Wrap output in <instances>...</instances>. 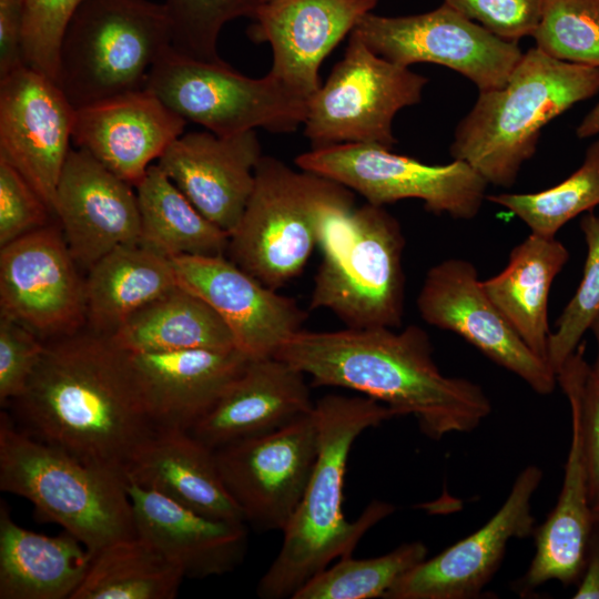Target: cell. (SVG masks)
<instances>
[{"label": "cell", "instance_id": "cell-1", "mask_svg": "<svg viewBox=\"0 0 599 599\" xmlns=\"http://www.w3.org/2000/svg\"><path fill=\"white\" fill-rule=\"evenodd\" d=\"M10 405L28 435L122 475L155 428L130 354L92 329L47 341L24 392Z\"/></svg>", "mask_w": 599, "mask_h": 599}, {"label": "cell", "instance_id": "cell-2", "mask_svg": "<svg viewBox=\"0 0 599 599\" xmlns=\"http://www.w3.org/2000/svg\"><path fill=\"white\" fill-rule=\"evenodd\" d=\"M274 356L308 375L313 386L356 390L387 405L398 417L414 416L432 439L471 432L491 412L478 384L439 370L427 333L416 325L400 332L301 329Z\"/></svg>", "mask_w": 599, "mask_h": 599}, {"label": "cell", "instance_id": "cell-3", "mask_svg": "<svg viewBox=\"0 0 599 599\" xmlns=\"http://www.w3.org/2000/svg\"><path fill=\"white\" fill-rule=\"evenodd\" d=\"M319 449L311 479L284 534L282 547L261 577L262 599L293 596L336 558L351 556L369 528L395 511L374 500L354 521L343 511L346 465L355 439L366 429L398 417L387 405L367 396L328 394L314 403Z\"/></svg>", "mask_w": 599, "mask_h": 599}, {"label": "cell", "instance_id": "cell-4", "mask_svg": "<svg viewBox=\"0 0 599 599\" xmlns=\"http://www.w3.org/2000/svg\"><path fill=\"white\" fill-rule=\"evenodd\" d=\"M599 93V67L557 60L537 47L524 52L507 82L479 91L449 146L488 184L510 187L536 153L542 129Z\"/></svg>", "mask_w": 599, "mask_h": 599}, {"label": "cell", "instance_id": "cell-5", "mask_svg": "<svg viewBox=\"0 0 599 599\" xmlns=\"http://www.w3.org/2000/svg\"><path fill=\"white\" fill-rule=\"evenodd\" d=\"M0 490L28 499L92 555L136 536L124 475L92 466L21 430L0 414Z\"/></svg>", "mask_w": 599, "mask_h": 599}, {"label": "cell", "instance_id": "cell-6", "mask_svg": "<svg viewBox=\"0 0 599 599\" xmlns=\"http://www.w3.org/2000/svg\"><path fill=\"white\" fill-rule=\"evenodd\" d=\"M354 201L343 184L263 155L226 256L277 291L301 274L327 225Z\"/></svg>", "mask_w": 599, "mask_h": 599}, {"label": "cell", "instance_id": "cell-7", "mask_svg": "<svg viewBox=\"0 0 599 599\" xmlns=\"http://www.w3.org/2000/svg\"><path fill=\"white\" fill-rule=\"evenodd\" d=\"M171 39L163 3L82 0L61 39L55 82L74 109L143 90Z\"/></svg>", "mask_w": 599, "mask_h": 599}, {"label": "cell", "instance_id": "cell-8", "mask_svg": "<svg viewBox=\"0 0 599 599\" xmlns=\"http://www.w3.org/2000/svg\"><path fill=\"white\" fill-rule=\"evenodd\" d=\"M318 245L311 309L331 311L349 328L402 325L405 236L397 219L366 203L336 216Z\"/></svg>", "mask_w": 599, "mask_h": 599}, {"label": "cell", "instance_id": "cell-9", "mask_svg": "<svg viewBox=\"0 0 599 599\" xmlns=\"http://www.w3.org/2000/svg\"><path fill=\"white\" fill-rule=\"evenodd\" d=\"M145 90L186 121L217 135L257 128L275 133L304 124L308 99L267 73L245 77L226 62L211 63L167 48L153 65Z\"/></svg>", "mask_w": 599, "mask_h": 599}, {"label": "cell", "instance_id": "cell-10", "mask_svg": "<svg viewBox=\"0 0 599 599\" xmlns=\"http://www.w3.org/2000/svg\"><path fill=\"white\" fill-rule=\"evenodd\" d=\"M428 79L372 51L351 32L343 59L311 95L304 134L312 149L363 143L390 149L395 115L420 102Z\"/></svg>", "mask_w": 599, "mask_h": 599}, {"label": "cell", "instance_id": "cell-11", "mask_svg": "<svg viewBox=\"0 0 599 599\" xmlns=\"http://www.w3.org/2000/svg\"><path fill=\"white\" fill-rule=\"evenodd\" d=\"M296 165L359 193L369 204L384 206L417 199L435 214L471 220L487 199L486 180L467 162L430 165L363 143L311 149L295 159Z\"/></svg>", "mask_w": 599, "mask_h": 599}, {"label": "cell", "instance_id": "cell-12", "mask_svg": "<svg viewBox=\"0 0 599 599\" xmlns=\"http://www.w3.org/2000/svg\"><path fill=\"white\" fill-rule=\"evenodd\" d=\"M352 32L393 63L439 64L470 80L478 91L501 88L524 54L518 42L491 33L445 3L410 16L369 12Z\"/></svg>", "mask_w": 599, "mask_h": 599}, {"label": "cell", "instance_id": "cell-13", "mask_svg": "<svg viewBox=\"0 0 599 599\" xmlns=\"http://www.w3.org/2000/svg\"><path fill=\"white\" fill-rule=\"evenodd\" d=\"M319 449L314 407L273 432L214 449L223 484L245 524L283 531L298 507Z\"/></svg>", "mask_w": 599, "mask_h": 599}, {"label": "cell", "instance_id": "cell-14", "mask_svg": "<svg viewBox=\"0 0 599 599\" xmlns=\"http://www.w3.org/2000/svg\"><path fill=\"white\" fill-rule=\"evenodd\" d=\"M61 229L45 225L0 250V315L42 341L80 331L85 317L84 280Z\"/></svg>", "mask_w": 599, "mask_h": 599}, {"label": "cell", "instance_id": "cell-15", "mask_svg": "<svg viewBox=\"0 0 599 599\" xmlns=\"http://www.w3.org/2000/svg\"><path fill=\"white\" fill-rule=\"evenodd\" d=\"M417 307L426 323L461 336L537 394L554 392L555 370L505 319L485 293L478 272L469 261L448 258L430 267L420 287Z\"/></svg>", "mask_w": 599, "mask_h": 599}, {"label": "cell", "instance_id": "cell-16", "mask_svg": "<svg viewBox=\"0 0 599 599\" xmlns=\"http://www.w3.org/2000/svg\"><path fill=\"white\" fill-rule=\"evenodd\" d=\"M74 115V106L48 75L23 64L0 78V158L28 180L52 214Z\"/></svg>", "mask_w": 599, "mask_h": 599}, {"label": "cell", "instance_id": "cell-17", "mask_svg": "<svg viewBox=\"0 0 599 599\" xmlns=\"http://www.w3.org/2000/svg\"><path fill=\"white\" fill-rule=\"evenodd\" d=\"M541 479L538 466L525 467L501 507L484 526L410 569L384 599L478 598L498 570L509 541L535 532L531 499Z\"/></svg>", "mask_w": 599, "mask_h": 599}, {"label": "cell", "instance_id": "cell-18", "mask_svg": "<svg viewBox=\"0 0 599 599\" xmlns=\"http://www.w3.org/2000/svg\"><path fill=\"white\" fill-rule=\"evenodd\" d=\"M587 365L585 345L580 344L557 373V383L570 405V447L557 504L545 522L535 529L534 558L516 585L521 595L551 580L564 586L577 583L585 568L595 528L579 396V382Z\"/></svg>", "mask_w": 599, "mask_h": 599}, {"label": "cell", "instance_id": "cell-19", "mask_svg": "<svg viewBox=\"0 0 599 599\" xmlns=\"http://www.w3.org/2000/svg\"><path fill=\"white\" fill-rule=\"evenodd\" d=\"M177 285L205 301L250 358L274 356L302 329L307 313L241 268L226 255L171 258Z\"/></svg>", "mask_w": 599, "mask_h": 599}, {"label": "cell", "instance_id": "cell-20", "mask_svg": "<svg viewBox=\"0 0 599 599\" xmlns=\"http://www.w3.org/2000/svg\"><path fill=\"white\" fill-rule=\"evenodd\" d=\"M132 187L87 151L71 149L53 214L78 265L89 270L115 247L140 243L141 219Z\"/></svg>", "mask_w": 599, "mask_h": 599}, {"label": "cell", "instance_id": "cell-21", "mask_svg": "<svg viewBox=\"0 0 599 599\" xmlns=\"http://www.w3.org/2000/svg\"><path fill=\"white\" fill-rule=\"evenodd\" d=\"M376 4L377 0L265 1L248 32L272 48L268 73L309 99L321 87L324 59Z\"/></svg>", "mask_w": 599, "mask_h": 599}, {"label": "cell", "instance_id": "cell-22", "mask_svg": "<svg viewBox=\"0 0 599 599\" xmlns=\"http://www.w3.org/2000/svg\"><path fill=\"white\" fill-rule=\"evenodd\" d=\"M262 156L255 130L234 135L204 131L179 136L156 164L207 220L231 234Z\"/></svg>", "mask_w": 599, "mask_h": 599}, {"label": "cell", "instance_id": "cell-23", "mask_svg": "<svg viewBox=\"0 0 599 599\" xmlns=\"http://www.w3.org/2000/svg\"><path fill=\"white\" fill-rule=\"evenodd\" d=\"M185 124L143 89L75 109L72 142L135 186Z\"/></svg>", "mask_w": 599, "mask_h": 599}, {"label": "cell", "instance_id": "cell-24", "mask_svg": "<svg viewBox=\"0 0 599 599\" xmlns=\"http://www.w3.org/2000/svg\"><path fill=\"white\" fill-rule=\"evenodd\" d=\"M129 354L154 427L186 430L212 409L251 359L237 348Z\"/></svg>", "mask_w": 599, "mask_h": 599}, {"label": "cell", "instance_id": "cell-25", "mask_svg": "<svg viewBox=\"0 0 599 599\" xmlns=\"http://www.w3.org/2000/svg\"><path fill=\"white\" fill-rule=\"evenodd\" d=\"M313 407L304 373L275 356L251 358L190 432L216 449L286 426Z\"/></svg>", "mask_w": 599, "mask_h": 599}, {"label": "cell", "instance_id": "cell-26", "mask_svg": "<svg viewBox=\"0 0 599 599\" xmlns=\"http://www.w3.org/2000/svg\"><path fill=\"white\" fill-rule=\"evenodd\" d=\"M126 481L136 536L174 561L185 578L234 570L247 549L245 522L214 519L133 481Z\"/></svg>", "mask_w": 599, "mask_h": 599}, {"label": "cell", "instance_id": "cell-27", "mask_svg": "<svg viewBox=\"0 0 599 599\" xmlns=\"http://www.w3.org/2000/svg\"><path fill=\"white\" fill-rule=\"evenodd\" d=\"M124 477L206 517L245 522L223 484L214 449L190 430L155 427Z\"/></svg>", "mask_w": 599, "mask_h": 599}, {"label": "cell", "instance_id": "cell-28", "mask_svg": "<svg viewBox=\"0 0 599 599\" xmlns=\"http://www.w3.org/2000/svg\"><path fill=\"white\" fill-rule=\"evenodd\" d=\"M92 558L65 530L50 537L19 526L0 501V599H71Z\"/></svg>", "mask_w": 599, "mask_h": 599}, {"label": "cell", "instance_id": "cell-29", "mask_svg": "<svg viewBox=\"0 0 599 599\" xmlns=\"http://www.w3.org/2000/svg\"><path fill=\"white\" fill-rule=\"evenodd\" d=\"M568 260V248L556 236L530 233L511 250L501 272L481 281L485 293L509 325L546 361L550 288Z\"/></svg>", "mask_w": 599, "mask_h": 599}, {"label": "cell", "instance_id": "cell-30", "mask_svg": "<svg viewBox=\"0 0 599 599\" xmlns=\"http://www.w3.org/2000/svg\"><path fill=\"white\" fill-rule=\"evenodd\" d=\"M176 285L171 258L141 243L115 247L88 270L84 280L90 329L113 334L131 315Z\"/></svg>", "mask_w": 599, "mask_h": 599}, {"label": "cell", "instance_id": "cell-31", "mask_svg": "<svg viewBox=\"0 0 599 599\" xmlns=\"http://www.w3.org/2000/svg\"><path fill=\"white\" fill-rule=\"evenodd\" d=\"M109 336L132 354L236 348L220 315L180 285L140 308Z\"/></svg>", "mask_w": 599, "mask_h": 599}, {"label": "cell", "instance_id": "cell-32", "mask_svg": "<svg viewBox=\"0 0 599 599\" xmlns=\"http://www.w3.org/2000/svg\"><path fill=\"white\" fill-rule=\"evenodd\" d=\"M135 190L141 244L169 258L226 255L230 234L207 220L158 164Z\"/></svg>", "mask_w": 599, "mask_h": 599}, {"label": "cell", "instance_id": "cell-33", "mask_svg": "<svg viewBox=\"0 0 599 599\" xmlns=\"http://www.w3.org/2000/svg\"><path fill=\"white\" fill-rule=\"evenodd\" d=\"M183 570L148 540L135 536L93 555L71 599H173Z\"/></svg>", "mask_w": 599, "mask_h": 599}, {"label": "cell", "instance_id": "cell-34", "mask_svg": "<svg viewBox=\"0 0 599 599\" xmlns=\"http://www.w3.org/2000/svg\"><path fill=\"white\" fill-rule=\"evenodd\" d=\"M522 221L531 233L556 236L576 216L599 205V138L585 152L580 166L558 184L535 193L487 195Z\"/></svg>", "mask_w": 599, "mask_h": 599}, {"label": "cell", "instance_id": "cell-35", "mask_svg": "<svg viewBox=\"0 0 599 599\" xmlns=\"http://www.w3.org/2000/svg\"><path fill=\"white\" fill-rule=\"evenodd\" d=\"M427 557L422 541L400 545L375 558H339L311 578L292 599H372L385 593L410 569Z\"/></svg>", "mask_w": 599, "mask_h": 599}, {"label": "cell", "instance_id": "cell-36", "mask_svg": "<svg viewBox=\"0 0 599 599\" xmlns=\"http://www.w3.org/2000/svg\"><path fill=\"white\" fill-rule=\"evenodd\" d=\"M531 37L557 60L599 67V0H541Z\"/></svg>", "mask_w": 599, "mask_h": 599}, {"label": "cell", "instance_id": "cell-37", "mask_svg": "<svg viewBox=\"0 0 599 599\" xmlns=\"http://www.w3.org/2000/svg\"><path fill=\"white\" fill-rule=\"evenodd\" d=\"M262 0H164L171 23V47L177 53L219 63V35L237 18L253 19Z\"/></svg>", "mask_w": 599, "mask_h": 599}, {"label": "cell", "instance_id": "cell-38", "mask_svg": "<svg viewBox=\"0 0 599 599\" xmlns=\"http://www.w3.org/2000/svg\"><path fill=\"white\" fill-rule=\"evenodd\" d=\"M580 230L587 245L582 277L548 338L547 363L556 375L599 314V214L585 213Z\"/></svg>", "mask_w": 599, "mask_h": 599}, {"label": "cell", "instance_id": "cell-39", "mask_svg": "<svg viewBox=\"0 0 599 599\" xmlns=\"http://www.w3.org/2000/svg\"><path fill=\"white\" fill-rule=\"evenodd\" d=\"M82 0H23L24 64L57 79L64 29Z\"/></svg>", "mask_w": 599, "mask_h": 599}, {"label": "cell", "instance_id": "cell-40", "mask_svg": "<svg viewBox=\"0 0 599 599\" xmlns=\"http://www.w3.org/2000/svg\"><path fill=\"white\" fill-rule=\"evenodd\" d=\"M51 215L28 180L0 158V247L48 225Z\"/></svg>", "mask_w": 599, "mask_h": 599}, {"label": "cell", "instance_id": "cell-41", "mask_svg": "<svg viewBox=\"0 0 599 599\" xmlns=\"http://www.w3.org/2000/svg\"><path fill=\"white\" fill-rule=\"evenodd\" d=\"M45 342L21 323L0 315V403L10 404L26 389Z\"/></svg>", "mask_w": 599, "mask_h": 599}, {"label": "cell", "instance_id": "cell-42", "mask_svg": "<svg viewBox=\"0 0 599 599\" xmlns=\"http://www.w3.org/2000/svg\"><path fill=\"white\" fill-rule=\"evenodd\" d=\"M491 33L518 42L531 37L541 13V0H441Z\"/></svg>", "mask_w": 599, "mask_h": 599}, {"label": "cell", "instance_id": "cell-43", "mask_svg": "<svg viewBox=\"0 0 599 599\" xmlns=\"http://www.w3.org/2000/svg\"><path fill=\"white\" fill-rule=\"evenodd\" d=\"M582 439L591 505L599 502V378L588 364L579 382Z\"/></svg>", "mask_w": 599, "mask_h": 599}, {"label": "cell", "instance_id": "cell-44", "mask_svg": "<svg viewBox=\"0 0 599 599\" xmlns=\"http://www.w3.org/2000/svg\"><path fill=\"white\" fill-rule=\"evenodd\" d=\"M23 0H0V78L24 64Z\"/></svg>", "mask_w": 599, "mask_h": 599}, {"label": "cell", "instance_id": "cell-45", "mask_svg": "<svg viewBox=\"0 0 599 599\" xmlns=\"http://www.w3.org/2000/svg\"><path fill=\"white\" fill-rule=\"evenodd\" d=\"M575 599H599V526L595 525Z\"/></svg>", "mask_w": 599, "mask_h": 599}, {"label": "cell", "instance_id": "cell-46", "mask_svg": "<svg viewBox=\"0 0 599 599\" xmlns=\"http://www.w3.org/2000/svg\"><path fill=\"white\" fill-rule=\"evenodd\" d=\"M578 139L599 135V102L581 119L576 128Z\"/></svg>", "mask_w": 599, "mask_h": 599}, {"label": "cell", "instance_id": "cell-47", "mask_svg": "<svg viewBox=\"0 0 599 599\" xmlns=\"http://www.w3.org/2000/svg\"><path fill=\"white\" fill-rule=\"evenodd\" d=\"M590 331L593 333L597 341L598 354L593 365H590L592 373L599 378V314L593 319Z\"/></svg>", "mask_w": 599, "mask_h": 599}, {"label": "cell", "instance_id": "cell-48", "mask_svg": "<svg viewBox=\"0 0 599 599\" xmlns=\"http://www.w3.org/2000/svg\"><path fill=\"white\" fill-rule=\"evenodd\" d=\"M593 522L599 526V502L592 506Z\"/></svg>", "mask_w": 599, "mask_h": 599}, {"label": "cell", "instance_id": "cell-49", "mask_svg": "<svg viewBox=\"0 0 599 599\" xmlns=\"http://www.w3.org/2000/svg\"><path fill=\"white\" fill-rule=\"evenodd\" d=\"M262 1L265 2V1H271V0H262Z\"/></svg>", "mask_w": 599, "mask_h": 599}, {"label": "cell", "instance_id": "cell-50", "mask_svg": "<svg viewBox=\"0 0 599 599\" xmlns=\"http://www.w3.org/2000/svg\"><path fill=\"white\" fill-rule=\"evenodd\" d=\"M598 526V525H597Z\"/></svg>", "mask_w": 599, "mask_h": 599}]
</instances>
